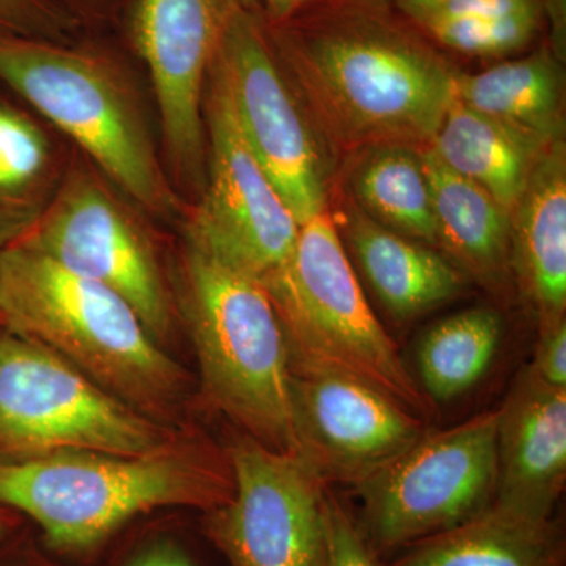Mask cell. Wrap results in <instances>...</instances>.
Returning a JSON list of instances; mask_svg holds the SVG:
<instances>
[{
	"instance_id": "obj_33",
	"label": "cell",
	"mask_w": 566,
	"mask_h": 566,
	"mask_svg": "<svg viewBox=\"0 0 566 566\" xmlns=\"http://www.w3.org/2000/svg\"><path fill=\"white\" fill-rule=\"evenodd\" d=\"M438 0H398V6L400 9L405 11L406 14H409L411 18L419 17L420 13H423L428 7L433 6Z\"/></svg>"
},
{
	"instance_id": "obj_5",
	"label": "cell",
	"mask_w": 566,
	"mask_h": 566,
	"mask_svg": "<svg viewBox=\"0 0 566 566\" xmlns=\"http://www.w3.org/2000/svg\"><path fill=\"white\" fill-rule=\"evenodd\" d=\"M0 80L145 210L163 216L180 210L139 104L109 63L51 41L7 36L0 39Z\"/></svg>"
},
{
	"instance_id": "obj_27",
	"label": "cell",
	"mask_w": 566,
	"mask_h": 566,
	"mask_svg": "<svg viewBox=\"0 0 566 566\" xmlns=\"http://www.w3.org/2000/svg\"><path fill=\"white\" fill-rule=\"evenodd\" d=\"M69 21L50 0H0V39L50 41L65 31Z\"/></svg>"
},
{
	"instance_id": "obj_3",
	"label": "cell",
	"mask_w": 566,
	"mask_h": 566,
	"mask_svg": "<svg viewBox=\"0 0 566 566\" xmlns=\"http://www.w3.org/2000/svg\"><path fill=\"white\" fill-rule=\"evenodd\" d=\"M180 285L205 400L260 444L297 455L289 346L266 286L189 240Z\"/></svg>"
},
{
	"instance_id": "obj_6",
	"label": "cell",
	"mask_w": 566,
	"mask_h": 566,
	"mask_svg": "<svg viewBox=\"0 0 566 566\" xmlns=\"http://www.w3.org/2000/svg\"><path fill=\"white\" fill-rule=\"evenodd\" d=\"M180 441L46 346L0 331V460L69 450L147 455Z\"/></svg>"
},
{
	"instance_id": "obj_8",
	"label": "cell",
	"mask_w": 566,
	"mask_h": 566,
	"mask_svg": "<svg viewBox=\"0 0 566 566\" xmlns=\"http://www.w3.org/2000/svg\"><path fill=\"white\" fill-rule=\"evenodd\" d=\"M305 82L338 132L379 145L434 139L455 74L411 48L333 36L308 51Z\"/></svg>"
},
{
	"instance_id": "obj_11",
	"label": "cell",
	"mask_w": 566,
	"mask_h": 566,
	"mask_svg": "<svg viewBox=\"0 0 566 566\" xmlns=\"http://www.w3.org/2000/svg\"><path fill=\"white\" fill-rule=\"evenodd\" d=\"M208 74L210 175L186 240L266 282L292 255L301 226L245 142L221 77Z\"/></svg>"
},
{
	"instance_id": "obj_12",
	"label": "cell",
	"mask_w": 566,
	"mask_h": 566,
	"mask_svg": "<svg viewBox=\"0 0 566 566\" xmlns=\"http://www.w3.org/2000/svg\"><path fill=\"white\" fill-rule=\"evenodd\" d=\"M211 69L226 85L256 161L297 223L326 210V175L314 134L243 6L227 22Z\"/></svg>"
},
{
	"instance_id": "obj_1",
	"label": "cell",
	"mask_w": 566,
	"mask_h": 566,
	"mask_svg": "<svg viewBox=\"0 0 566 566\" xmlns=\"http://www.w3.org/2000/svg\"><path fill=\"white\" fill-rule=\"evenodd\" d=\"M233 490L227 453L192 442L147 455L69 450L0 460V505L31 517L48 549L61 556L91 554L155 510L210 512Z\"/></svg>"
},
{
	"instance_id": "obj_24",
	"label": "cell",
	"mask_w": 566,
	"mask_h": 566,
	"mask_svg": "<svg viewBox=\"0 0 566 566\" xmlns=\"http://www.w3.org/2000/svg\"><path fill=\"white\" fill-rule=\"evenodd\" d=\"M502 340L501 315L469 308L431 327L420 342L417 367L431 401L455 400L486 375Z\"/></svg>"
},
{
	"instance_id": "obj_31",
	"label": "cell",
	"mask_w": 566,
	"mask_h": 566,
	"mask_svg": "<svg viewBox=\"0 0 566 566\" xmlns=\"http://www.w3.org/2000/svg\"><path fill=\"white\" fill-rule=\"evenodd\" d=\"M21 526V515L0 505V546L7 545Z\"/></svg>"
},
{
	"instance_id": "obj_21",
	"label": "cell",
	"mask_w": 566,
	"mask_h": 566,
	"mask_svg": "<svg viewBox=\"0 0 566 566\" xmlns=\"http://www.w3.org/2000/svg\"><path fill=\"white\" fill-rule=\"evenodd\" d=\"M458 102L545 147L564 140V87L549 55L534 54L469 76H455Z\"/></svg>"
},
{
	"instance_id": "obj_9",
	"label": "cell",
	"mask_w": 566,
	"mask_h": 566,
	"mask_svg": "<svg viewBox=\"0 0 566 566\" xmlns=\"http://www.w3.org/2000/svg\"><path fill=\"white\" fill-rule=\"evenodd\" d=\"M13 244L120 294L159 345L172 335V297L150 238L85 170L62 180L39 221Z\"/></svg>"
},
{
	"instance_id": "obj_13",
	"label": "cell",
	"mask_w": 566,
	"mask_h": 566,
	"mask_svg": "<svg viewBox=\"0 0 566 566\" xmlns=\"http://www.w3.org/2000/svg\"><path fill=\"white\" fill-rule=\"evenodd\" d=\"M297 457L326 485L370 479L424 433V420L363 381L292 371Z\"/></svg>"
},
{
	"instance_id": "obj_15",
	"label": "cell",
	"mask_w": 566,
	"mask_h": 566,
	"mask_svg": "<svg viewBox=\"0 0 566 566\" xmlns=\"http://www.w3.org/2000/svg\"><path fill=\"white\" fill-rule=\"evenodd\" d=\"M566 483V389L532 364L497 409V480L491 504L532 520H551Z\"/></svg>"
},
{
	"instance_id": "obj_32",
	"label": "cell",
	"mask_w": 566,
	"mask_h": 566,
	"mask_svg": "<svg viewBox=\"0 0 566 566\" xmlns=\"http://www.w3.org/2000/svg\"><path fill=\"white\" fill-rule=\"evenodd\" d=\"M268 10L275 18H285L292 14L305 0H264Z\"/></svg>"
},
{
	"instance_id": "obj_28",
	"label": "cell",
	"mask_w": 566,
	"mask_h": 566,
	"mask_svg": "<svg viewBox=\"0 0 566 566\" xmlns=\"http://www.w3.org/2000/svg\"><path fill=\"white\" fill-rule=\"evenodd\" d=\"M536 0H438L416 18L420 24L447 20L501 18L536 10Z\"/></svg>"
},
{
	"instance_id": "obj_29",
	"label": "cell",
	"mask_w": 566,
	"mask_h": 566,
	"mask_svg": "<svg viewBox=\"0 0 566 566\" xmlns=\"http://www.w3.org/2000/svg\"><path fill=\"white\" fill-rule=\"evenodd\" d=\"M532 367L551 386L566 389L565 316L539 322V338Z\"/></svg>"
},
{
	"instance_id": "obj_26",
	"label": "cell",
	"mask_w": 566,
	"mask_h": 566,
	"mask_svg": "<svg viewBox=\"0 0 566 566\" xmlns=\"http://www.w3.org/2000/svg\"><path fill=\"white\" fill-rule=\"evenodd\" d=\"M324 528H326V566H387L385 558L367 542L352 509L324 486Z\"/></svg>"
},
{
	"instance_id": "obj_23",
	"label": "cell",
	"mask_w": 566,
	"mask_h": 566,
	"mask_svg": "<svg viewBox=\"0 0 566 566\" xmlns=\"http://www.w3.org/2000/svg\"><path fill=\"white\" fill-rule=\"evenodd\" d=\"M353 189L375 221L403 237L439 244L420 153L412 151L408 145H379L357 167Z\"/></svg>"
},
{
	"instance_id": "obj_20",
	"label": "cell",
	"mask_w": 566,
	"mask_h": 566,
	"mask_svg": "<svg viewBox=\"0 0 566 566\" xmlns=\"http://www.w3.org/2000/svg\"><path fill=\"white\" fill-rule=\"evenodd\" d=\"M431 150L512 212L536 163L549 147L453 98Z\"/></svg>"
},
{
	"instance_id": "obj_7",
	"label": "cell",
	"mask_w": 566,
	"mask_h": 566,
	"mask_svg": "<svg viewBox=\"0 0 566 566\" xmlns=\"http://www.w3.org/2000/svg\"><path fill=\"white\" fill-rule=\"evenodd\" d=\"M497 409L424 433L381 471L354 486L360 531L385 560L464 523L493 502Z\"/></svg>"
},
{
	"instance_id": "obj_22",
	"label": "cell",
	"mask_w": 566,
	"mask_h": 566,
	"mask_svg": "<svg viewBox=\"0 0 566 566\" xmlns=\"http://www.w3.org/2000/svg\"><path fill=\"white\" fill-rule=\"evenodd\" d=\"M59 185L46 134L28 115L0 102V249L32 229Z\"/></svg>"
},
{
	"instance_id": "obj_35",
	"label": "cell",
	"mask_w": 566,
	"mask_h": 566,
	"mask_svg": "<svg viewBox=\"0 0 566 566\" xmlns=\"http://www.w3.org/2000/svg\"><path fill=\"white\" fill-rule=\"evenodd\" d=\"M0 327H2V318H0Z\"/></svg>"
},
{
	"instance_id": "obj_2",
	"label": "cell",
	"mask_w": 566,
	"mask_h": 566,
	"mask_svg": "<svg viewBox=\"0 0 566 566\" xmlns=\"http://www.w3.org/2000/svg\"><path fill=\"white\" fill-rule=\"evenodd\" d=\"M0 318L3 329L46 346L142 415L169 427L180 420L191 379L132 305L102 283L24 245H7Z\"/></svg>"
},
{
	"instance_id": "obj_19",
	"label": "cell",
	"mask_w": 566,
	"mask_h": 566,
	"mask_svg": "<svg viewBox=\"0 0 566 566\" xmlns=\"http://www.w3.org/2000/svg\"><path fill=\"white\" fill-rule=\"evenodd\" d=\"M439 244L488 285L505 282L512 268V221L502 205L463 175L447 167L430 147L420 151Z\"/></svg>"
},
{
	"instance_id": "obj_16",
	"label": "cell",
	"mask_w": 566,
	"mask_h": 566,
	"mask_svg": "<svg viewBox=\"0 0 566 566\" xmlns=\"http://www.w3.org/2000/svg\"><path fill=\"white\" fill-rule=\"evenodd\" d=\"M510 214L512 268L539 322L565 316L566 158L564 140L536 163Z\"/></svg>"
},
{
	"instance_id": "obj_14",
	"label": "cell",
	"mask_w": 566,
	"mask_h": 566,
	"mask_svg": "<svg viewBox=\"0 0 566 566\" xmlns=\"http://www.w3.org/2000/svg\"><path fill=\"white\" fill-rule=\"evenodd\" d=\"M241 0H140L134 39L147 63L164 140L178 172L200 180L205 84L227 22Z\"/></svg>"
},
{
	"instance_id": "obj_30",
	"label": "cell",
	"mask_w": 566,
	"mask_h": 566,
	"mask_svg": "<svg viewBox=\"0 0 566 566\" xmlns=\"http://www.w3.org/2000/svg\"><path fill=\"white\" fill-rule=\"evenodd\" d=\"M122 566H199V564L180 542L161 535L137 547Z\"/></svg>"
},
{
	"instance_id": "obj_34",
	"label": "cell",
	"mask_w": 566,
	"mask_h": 566,
	"mask_svg": "<svg viewBox=\"0 0 566 566\" xmlns=\"http://www.w3.org/2000/svg\"><path fill=\"white\" fill-rule=\"evenodd\" d=\"M0 566H31L28 564H22V562L10 560V558H0Z\"/></svg>"
},
{
	"instance_id": "obj_17",
	"label": "cell",
	"mask_w": 566,
	"mask_h": 566,
	"mask_svg": "<svg viewBox=\"0 0 566 566\" xmlns=\"http://www.w3.org/2000/svg\"><path fill=\"white\" fill-rule=\"evenodd\" d=\"M387 566H566L562 521L532 520L490 504L444 532L406 546Z\"/></svg>"
},
{
	"instance_id": "obj_10",
	"label": "cell",
	"mask_w": 566,
	"mask_h": 566,
	"mask_svg": "<svg viewBox=\"0 0 566 566\" xmlns=\"http://www.w3.org/2000/svg\"><path fill=\"white\" fill-rule=\"evenodd\" d=\"M234 490L205 512L203 535L230 566H326V483L293 453L240 434L227 449Z\"/></svg>"
},
{
	"instance_id": "obj_4",
	"label": "cell",
	"mask_w": 566,
	"mask_h": 566,
	"mask_svg": "<svg viewBox=\"0 0 566 566\" xmlns=\"http://www.w3.org/2000/svg\"><path fill=\"white\" fill-rule=\"evenodd\" d=\"M263 285L281 318L292 371L348 376L420 419L434 415L371 311L327 210L301 223L292 255Z\"/></svg>"
},
{
	"instance_id": "obj_25",
	"label": "cell",
	"mask_w": 566,
	"mask_h": 566,
	"mask_svg": "<svg viewBox=\"0 0 566 566\" xmlns=\"http://www.w3.org/2000/svg\"><path fill=\"white\" fill-rule=\"evenodd\" d=\"M424 28L452 50L497 57L521 50L534 39L538 31V9L501 18L433 21Z\"/></svg>"
},
{
	"instance_id": "obj_18",
	"label": "cell",
	"mask_w": 566,
	"mask_h": 566,
	"mask_svg": "<svg viewBox=\"0 0 566 566\" xmlns=\"http://www.w3.org/2000/svg\"><path fill=\"white\" fill-rule=\"evenodd\" d=\"M346 234L376 296L398 319L417 318L463 292V274L419 241L360 210L345 214Z\"/></svg>"
}]
</instances>
